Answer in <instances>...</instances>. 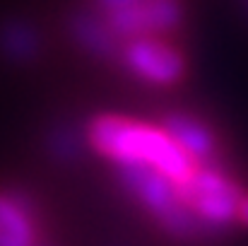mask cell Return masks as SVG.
<instances>
[{
	"label": "cell",
	"mask_w": 248,
	"mask_h": 246,
	"mask_svg": "<svg viewBox=\"0 0 248 246\" xmlns=\"http://www.w3.org/2000/svg\"><path fill=\"white\" fill-rule=\"evenodd\" d=\"M87 135L99 155L116 164L147 166L166 176L178 188L200 166L166 135L162 126L135 123L121 116H99L92 121Z\"/></svg>",
	"instance_id": "cell-1"
},
{
	"label": "cell",
	"mask_w": 248,
	"mask_h": 246,
	"mask_svg": "<svg viewBox=\"0 0 248 246\" xmlns=\"http://www.w3.org/2000/svg\"><path fill=\"white\" fill-rule=\"evenodd\" d=\"M118 181L169 234L190 239L205 230L198 222V217L186 208V203L178 193V186L171 183L166 176L147 169V166L118 164Z\"/></svg>",
	"instance_id": "cell-2"
},
{
	"label": "cell",
	"mask_w": 248,
	"mask_h": 246,
	"mask_svg": "<svg viewBox=\"0 0 248 246\" xmlns=\"http://www.w3.org/2000/svg\"><path fill=\"white\" fill-rule=\"evenodd\" d=\"M186 208L207 230L224 227L236 220L239 205L244 200L241 188L215 164H200L195 174L178 188Z\"/></svg>",
	"instance_id": "cell-3"
},
{
	"label": "cell",
	"mask_w": 248,
	"mask_h": 246,
	"mask_svg": "<svg viewBox=\"0 0 248 246\" xmlns=\"http://www.w3.org/2000/svg\"><path fill=\"white\" fill-rule=\"evenodd\" d=\"M121 61L130 75L147 84H173L183 75L181 53L157 36L130 39L121 51Z\"/></svg>",
	"instance_id": "cell-4"
},
{
	"label": "cell",
	"mask_w": 248,
	"mask_h": 246,
	"mask_svg": "<svg viewBox=\"0 0 248 246\" xmlns=\"http://www.w3.org/2000/svg\"><path fill=\"white\" fill-rule=\"evenodd\" d=\"M0 246H41L31 203L19 193H0Z\"/></svg>",
	"instance_id": "cell-5"
},
{
	"label": "cell",
	"mask_w": 248,
	"mask_h": 246,
	"mask_svg": "<svg viewBox=\"0 0 248 246\" xmlns=\"http://www.w3.org/2000/svg\"><path fill=\"white\" fill-rule=\"evenodd\" d=\"M162 128L193 162L198 164L212 162V157L217 152V143H215L212 131L202 121H198V118H193L188 114H171V116L164 118Z\"/></svg>",
	"instance_id": "cell-6"
},
{
	"label": "cell",
	"mask_w": 248,
	"mask_h": 246,
	"mask_svg": "<svg viewBox=\"0 0 248 246\" xmlns=\"http://www.w3.org/2000/svg\"><path fill=\"white\" fill-rule=\"evenodd\" d=\"M73 34L84 49L99 58H113L118 53V39L108 32L101 17L94 15H78L73 19Z\"/></svg>",
	"instance_id": "cell-7"
},
{
	"label": "cell",
	"mask_w": 248,
	"mask_h": 246,
	"mask_svg": "<svg viewBox=\"0 0 248 246\" xmlns=\"http://www.w3.org/2000/svg\"><path fill=\"white\" fill-rule=\"evenodd\" d=\"M0 46L5 49V53L15 61H29L36 51H39V41L31 27L27 24H7L2 29V39Z\"/></svg>",
	"instance_id": "cell-8"
},
{
	"label": "cell",
	"mask_w": 248,
	"mask_h": 246,
	"mask_svg": "<svg viewBox=\"0 0 248 246\" xmlns=\"http://www.w3.org/2000/svg\"><path fill=\"white\" fill-rule=\"evenodd\" d=\"M135 2H142V0H96V5H99V12H101V15L118 12V10L130 7V5H135Z\"/></svg>",
	"instance_id": "cell-9"
},
{
	"label": "cell",
	"mask_w": 248,
	"mask_h": 246,
	"mask_svg": "<svg viewBox=\"0 0 248 246\" xmlns=\"http://www.w3.org/2000/svg\"><path fill=\"white\" fill-rule=\"evenodd\" d=\"M236 220H239L241 225H246V227H248V198H244V200H241L239 213H236Z\"/></svg>",
	"instance_id": "cell-10"
},
{
	"label": "cell",
	"mask_w": 248,
	"mask_h": 246,
	"mask_svg": "<svg viewBox=\"0 0 248 246\" xmlns=\"http://www.w3.org/2000/svg\"><path fill=\"white\" fill-rule=\"evenodd\" d=\"M241 2H244V7H246V10H248V0H241Z\"/></svg>",
	"instance_id": "cell-11"
}]
</instances>
